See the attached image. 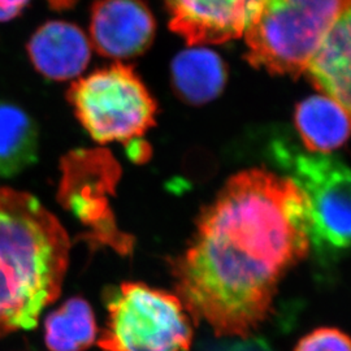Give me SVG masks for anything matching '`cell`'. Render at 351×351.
Segmentation results:
<instances>
[{
  "instance_id": "12",
  "label": "cell",
  "mask_w": 351,
  "mask_h": 351,
  "mask_svg": "<svg viewBox=\"0 0 351 351\" xmlns=\"http://www.w3.org/2000/svg\"><path fill=\"white\" fill-rule=\"evenodd\" d=\"M226 63L210 49L191 47L180 52L172 63L176 94L193 106L217 98L226 88Z\"/></svg>"
},
{
  "instance_id": "1",
  "label": "cell",
  "mask_w": 351,
  "mask_h": 351,
  "mask_svg": "<svg viewBox=\"0 0 351 351\" xmlns=\"http://www.w3.org/2000/svg\"><path fill=\"white\" fill-rule=\"evenodd\" d=\"M310 247L301 189L265 169L242 171L203 208L190 246L172 262L177 297L194 322L204 320L217 336L246 339Z\"/></svg>"
},
{
  "instance_id": "14",
  "label": "cell",
  "mask_w": 351,
  "mask_h": 351,
  "mask_svg": "<svg viewBox=\"0 0 351 351\" xmlns=\"http://www.w3.org/2000/svg\"><path fill=\"white\" fill-rule=\"evenodd\" d=\"M36 120L12 101H0V177L20 175L38 160Z\"/></svg>"
},
{
  "instance_id": "9",
  "label": "cell",
  "mask_w": 351,
  "mask_h": 351,
  "mask_svg": "<svg viewBox=\"0 0 351 351\" xmlns=\"http://www.w3.org/2000/svg\"><path fill=\"white\" fill-rule=\"evenodd\" d=\"M156 23L142 0H98L91 8L90 43L111 59H130L147 50Z\"/></svg>"
},
{
  "instance_id": "15",
  "label": "cell",
  "mask_w": 351,
  "mask_h": 351,
  "mask_svg": "<svg viewBox=\"0 0 351 351\" xmlns=\"http://www.w3.org/2000/svg\"><path fill=\"white\" fill-rule=\"evenodd\" d=\"M97 336L94 311L80 297L66 300L45 320V343L49 351L88 350Z\"/></svg>"
},
{
  "instance_id": "8",
  "label": "cell",
  "mask_w": 351,
  "mask_h": 351,
  "mask_svg": "<svg viewBox=\"0 0 351 351\" xmlns=\"http://www.w3.org/2000/svg\"><path fill=\"white\" fill-rule=\"evenodd\" d=\"M169 26L190 46L243 37L263 0H164Z\"/></svg>"
},
{
  "instance_id": "16",
  "label": "cell",
  "mask_w": 351,
  "mask_h": 351,
  "mask_svg": "<svg viewBox=\"0 0 351 351\" xmlns=\"http://www.w3.org/2000/svg\"><path fill=\"white\" fill-rule=\"evenodd\" d=\"M294 351H351L350 339L336 328H317L304 336Z\"/></svg>"
},
{
  "instance_id": "17",
  "label": "cell",
  "mask_w": 351,
  "mask_h": 351,
  "mask_svg": "<svg viewBox=\"0 0 351 351\" xmlns=\"http://www.w3.org/2000/svg\"><path fill=\"white\" fill-rule=\"evenodd\" d=\"M32 0H0V23H8L24 12Z\"/></svg>"
},
{
  "instance_id": "3",
  "label": "cell",
  "mask_w": 351,
  "mask_h": 351,
  "mask_svg": "<svg viewBox=\"0 0 351 351\" xmlns=\"http://www.w3.org/2000/svg\"><path fill=\"white\" fill-rule=\"evenodd\" d=\"M350 0H263L243 34L247 62L271 75H303L319 43Z\"/></svg>"
},
{
  "instance_id": "10",
  "label": "cell",
  "mask_w": 351,
  "mask_h": 351,
  "mask_svg": "<svg viewBox=\"0 0 351 351\" xmlns=\"http://www.w3.org/2000/svg\"><path fill=\"white\" fill-rule=\"evenodd\" d=\"M91 47L88 36L78 26L52 20L32 34L26 51L39 75L52 81H66L86 69Z\"/></svg>"
},
{
  "instance_id": "5",
  "label": "cell",
  "mask_w": 351,
  "mask_h": 351,
  "mask_svg": "<svg viewBox=\"0 0 351 351\" xmlns=\"http://www.w3.org/2000/svg\"><path fill=\"white\" fill-rule=\"evenodd\" d=\"M271 155L308 203L310 242L322 259H339L350 241V172L337 158L307 154L275 139Z\"/></svg>"
},
{
  "instance_id": "11",
  "label": "cell",
  "mask_w": 351,
  "mask_h": 351,
  "mask_svg": "<svg viewBox=\"0 0 351 351\" xmlns=\"http://www.w3.org/2000/svg\"><path fill=\"white\" fill-rule=\"evenodd\" d=\"M304 73L323 95L350 110V10L322 39Z\"/></svg>"
},
{
  "instance_id": "6",
  "label": "cell",
  "mask_w": 351,
  "mask_h": 351,
  "mask_svg": "<svg viewBox=\"0 0 351 351\" xmlns=\"http://www.w3.org/2000/svg\"><path fill=\"white\" fill-rule=\"evenodd\" d=\"M68 101L81 125L99 143L138 141L155 125V99L125 64H113L77 80Z\"/></svg>"
},
{
  "instance_id": "4",
  "label": "cell",
  "mask_w": 351,
  "mask_h": 351,
  "mask_svg": "<svg viewBox=\"0 0 351 351\" xmlns=\"http://www.w3.org/2000/svg\"><path fill=\"white\" fill-rule=\"evenodd\" d=\"M107 324L101 351H188L193 319L181 300L141 282H124L104 294Z\"/></svg>"
},
{
  "instance_id": "13",
  "label": "cell",
  "mask_w": 351,
  "mask_h": 351,
  "mask_svg": "<svg viewBox=\"0 0 351 351\" xmlns=\"http://www.w3.org/2000/svg\"><path fill=\"white\" fill-rule=\"evenodd\" d=\"M294 121L303 145L313 154L326 155L348 141L349 111L323 94L302 101Z\"/></svg>"
},
{
  "instance_id": "7",
  "label": "cell",
  "mask_w": 351,
  "mask_h": 351,
  "mask_svg": "<svg viewBox=\"0 0 351 351\" xmlns=\"http://www.w3.org/2000/svg\"><path fill=\"white\" fill-rule=\"evenodd\" d=\"M113 167L112 158L103 150L72 151L62 162L59 201L93 228V234H101V239L112 234V215L107 211L104 195L112 191L113 176L117 175Z\"/></svg>"
},
{
  "instance_id": "2",
  "label": "cell",
  "mask_w": 351,
  "mask_h": 351,
  "mask_svg": "<svg viewBox=\"0 0 351 351\" xmlns=\"http://www.w3.org/2000/svg\"><path fill=\"white\" fill-rule=\"evenodd\" d=\"M71 241L30 193L0 186V339L36 328L62 293Z\"/></svg>"
}]
</instances>
